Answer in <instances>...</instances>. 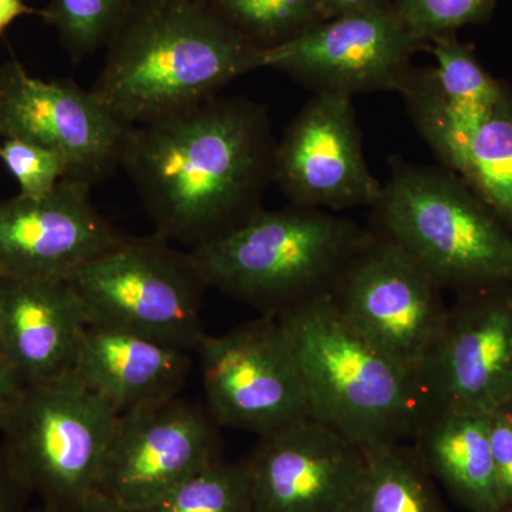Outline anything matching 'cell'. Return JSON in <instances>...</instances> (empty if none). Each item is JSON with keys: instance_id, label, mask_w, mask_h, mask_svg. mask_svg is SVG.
Instances as JSON below:
<instances>
[{"instance_id": "1", "label": "cell", "mask_w": 512, "mask_h": 512, "mask_svg": "<svg viewBox=\"0 0 512 512\" xmlns=\"http://www.w3.org/2000/svg\"><path fill=\"white\" fill-rule=\"evenodd\" d=\"M276 140L261 104L217 96L131 126L120 167L156 235L194 248L262 208Z\"/></svg>"}, {"instance_id": "2", "label": "cell", "mask_w": 512, "mask_h": 512, "mask_svg": "<svg viewBox=\"0 0 512 512\" xmlns=\"http://www.w3.org/2000/svg\"><path fill=\"white\" fill-rule=\"evenodd\" d=\"M262 69V50L208 0H136L107 45L92 92L128 124L147 123L220 96Z\"/></svg>"}, {"instance_id": "3", "label": "cell", "mask_w": 512, "mask_h": 512, "mask_svg": "<svg viewBox=\"0 0 512 512\" xmlns=\"http://www.w3.org/2000/svg\"><path fill=\"white\" fill-rule=\"evenodd\" d=\"M276 318L298 359L312 420L360 448L413 439L430 412L419 376L350 328L329 293Z\"/></svg>"}, {"instance_id": "4", "label": "cell", "mask_w": 512, "mask_h": 512, "mask_svg": "<svg viewBox=\"0 0 512 512\" xmlns=\"http://www.w3.org/2000/svg\"><path fill=\"white\" fill-rule=\"evenodd\" d=\"M373 229L338 212L259 208L220 237L190 248L208 289L279 316L332 291Z\"/></svg>"}, {"instance_id": "5", "label": "cell", "mask_w": 512, "mask_h": 512, "mask_svg": "<svg viewBox=\"0 0 512 512\" xmlns=\"http://www.w3.org/2000/svg\"><path fill=\"white\" fill-rule=\"evenodd\" d=\"M373 231L457 295L512 284V229L443 165L394 160L372 208Z\"/></svg>"}, {"instance_id": "6", "label": "cell", "mask_w": 512, "mask_h": 512, "mask_svg": "<svg viewBox=\"0 0 512 512\" xmlns=\"http://www.w3.org/2000/svg\"><path fill=\"white\" fill-rule=\"evenodd\" d=\"M119 416L74 373L25 384L0 429V444L15 476L43 507L76 512L99 491Z\"/></svg>"}, {"instance_id": "7", "label": "cell", "mask_w": 512, "mask_h": 512, "mask_svg": "<svg viewBox=\"0 0 512 512\" xmlns=\"http://www.w3.org/2000/svg\"><path fill=\"white\" fill-rule=\"evenodd\" d=\"M67 281L90 325L136 333L197 352L208 286L190 251L158 237L127 238L94 256Z\"/></svg>"}, {"instance_id": "8", "label": "cell", "mask_w": 512, "mask_h": 512, "mask_svg": "<svg viewBox=\"0 0 512 512\" xmlns=\"http://www.w3.org/2000/svg\"><path fill=\"white\" fill-rule=\"evenodd\" d=\"M202 384L218 426L265 436L309 417L298 359L281 320L261 318L202 338Z\"/></svg>"}, {"instance_id": "9", "label": "cell", "mask_w": 512, "mask_h": 512, "mask_svg": "<svg viewBox=\"0 0 512 512\" xmlns=\"http://www.w3.org/2000/svg\"><path fill=\"white\" fill-rule=\"evenodd\" d=\"M329 295L350 328L416 373L447 319L441 286L375 231Z\"/></svg>"}, {"instance_id": "10", "label": "cell", "mask_w": 512, "mask_h": 512, "mask_svg": "<svg viewBox=\"0 0 512 512\" xmlns=\"http://www.w3.org/2000/svg\"><path fill=\"white\" fill-rule=\"evenodd\" d=\"M421 50L426 47L386 6L322 20L291 42L262 50V69L286 74L312 93H400Z\"/></svg>"}, {"instance_id": "11", "label": "cell", "mask_w": 512, "mask_h": 512, "mask_svg": "<svg viewBox=\"0 0 512 512\" xmlns=\"http://www.w3.org/2000/svg\"><path fill=\"white\" fill-rule=\"evenodd\" d=\"M131 126L92 90L32 76L19 60L0 64V137L55 151L69 177L94 184L120 167Z\"/></svg>"}, {"instance_id": "12", "label": "cell", "mask_w": 512, "mask_h": 512, "mask_svg": "<svg viewBox=\"0 0 512 512\" xmlns=\"http://www.w3.org/2000/svg\"><path fill=\"white\" fill-rule=\"evenodd\" d=\"M274 183L298 207L339 212L376 204L382 183L367 165L353 97L312 94L276 143Z\"/></svg>"}, {"instance_id": "13", "label": "cell", "mask_w": 512, "mask_h": 512, "mask_svg": "<svg viewBox=\"0 0 512 512\" xmlns=\"http://www.w3.org/2000/svg\"><path fill=\"white\" fill-rule=\"evenodd\" d=\"M218 424L180 396L120 414L99 493L148 508L185 480L221 460Z\"/></svg>"}, {"instance_id": "14", "label": "cell", "mask_w": 512, "mask_h": 512, "mask_svg": "<svg viewBox=\"0 0 512 512\" xmlns=\"http://www.w3.org/2000/svg\"><path fill=\"white\" fill-rule=\"evenodd\" d=\"M457 296L417 376L430 409L490 412L512 397V284Z\"/></svg>"}, {"instance_id": "15", "label": "cell", "mask_w": 512, "mask_h": 512, "mask_svg": "<svg viewBox=\"0 0 512 512\" xmlns=\"http://www.w3.org/2000/svg\"><path fill=\"white\" fill-rule=\"evenodd\" d=\"M244 461L254 512H349L365 454L306 419L259 436Z\"/></svg>"}, {"instance_id": "16", "label": "cell", "mask_w": 512, "mask_h": 512, "mask_svg": "<svg viewBox=\"0 0 512 512\" xmlns=\"http://www.w3.org/2000/svg\"><path fill=\"white\" fill-rule=\"evenodd\" d=\"M93 185L64 177L45 197L0 202V279L67 281L121 235L92 201Z\"/></svg>"}, {"instance_id": "17", "label": "cell", "mask_w": 512, "mask_h": 512, "mask_svg": "<svg viewBox=\"0 0 512 512\" xmlns=\"http://www.w3.org/2000/svg\"><path fill=\"white\" fill-rule=\"evenodd\" d=\"M0 323L6 365L25 384L72 375L89 325L63 279H0Z\"/></svg>"}, {"instance_id": "18", "label": "cell", "mask_w": 512, "mask_h": 512, "mask_svg": "<svg viewBox=\"0 0 512 512\" xmlns=\"http://www.w3.org/2000/svg\"><path fill=\"white\" fill-rule=\"evenodd\" d=\"M191 352L104 326L84 329L74 375L119 414L180 396Z\"/></svg>"}, {"instance_id": "19", "label": "cell", "mask_w": 512, "mask_h": 512, "mask_svg": "<svg viewBox=\"0 0 512 512\" xmlns=\"http://www.w3.org/2000/svg\"><path fill=\"white\" fill-rule=\"evenodd\" d=\"M485 410L433 407L412 439L434 480L468 512H501Z\"/></svg>"}, {"instance_id": "20", "label": "cell", "mask_w": 512, "mask_h": 512, "mask_svg": "<svg viewBox=\"0 0 512 512\" xmlns=\"http://www.w3.org/2000/svg\"><path fill=\"white\" fill-rule=\"evenodd\" d=\"M362 450L365 466L349 512H448L413 446L396 441Z\"/></svg>"}, {"instance_id": "21", "label": "cell", "mask_w": 512, "mask_h": 512, "mask_svg": "<svg viewBox=\"0 0 512 512\" xmlns=\"http://www.w3.org/2000/svg\"><path fill=\"white\" fill-rule=\"evenodd\" d=\"M457 175L512 229V89L468 138Z\"/></svg>"}, {"instance_id": "22", "label": "cell", "mask_w": 512, "mask_h": 512, "mask_svg": "<svg viewBox=\"0 0 512 512\" xmlns=\"http://www.w3.org/2000/svg\"><path fill=\"white\" fill-rule=\"evenodd\" d=\"M429 50L436 60L430 73L439 92L458 114L471 123H480L501 99L507 84L494 79L478 60L474 47L457 35L437 37Z\"/></svg>"}, {"instance_id": "23", "label": "cell", "mask_w": 512, "mask_h": 512, "mask_svg": "<svg viewBox=\"0 0 512 512\" xmlns=\"http://www.w3.org/2000/svg\"><path fill=\"white\" fill-rule=\"evenodd\" d=\"M238 35L261 50L291 42L322 22L319 0H208Z\"/></svg>"}, {"instance_id": "24", "label": "cell", "mask_w": 512, "mask_h": 512, "mask_svg": "<svg viewBox=\"0 0 512 512\" xmlns=\"http://www.w3.org/2000/svg\"><path fill=\"white\" fill-rule=\"evenodd\" d=\"M147 512H254L245 461L211 466L175 487Z\"/></svg>"}, {"instance_id": "25", "label": "cell", "mask_w": 512, "mask_h": 512, "mask_svg": "<svg viewBox=\"0 0 512 512\" xmlns=\"http://www.w3.org/2000/svg\"><path fill=\"white\" fill-rule=\"evenodd\" d=\"M136 0H52L45 19L74 62L109 45Z\"/></svg>"}, {"instance_id": "26", "label": "cell", "mask_w": 512, "mask_h": 512, "mask_svg": "<svg viewBox=\"0 0 512 512\" xmlns=\"http://www.w3.org/2000/svg\"><path fill=\"white\" fill-rule=\"evenodd\" d=\"M498 0H393L397 18L410 35L429 50L437 37L457 35L466 26L483 25Z\"/></svg>"}, {"instance_id": "27", "label": "cell", "mask_w": 512, "mask_h": 512, "mask_svg": "<svg viewBox=\"0 0 512 512\" xmlns=\"http://www.w3.org/2000/svg\"><path fill=\"white\" fill-rule=\"evenodd\" d=\"M0 161L18 181L23 197H45L69 177V165L63 157L28 141L5 138L0 144Z\"/></svg>"}, {"instance_id": "28", "label": "cell", "mask_w": 512, "mask_h": 512, "mask_svg": "<svg viewBox=\"0 0 512 512\" xmlns=\"http://www.w3.org/2000/svg\"><path fill=\"white\" fill-rule=\"evenodd\" d=\"M488 436L501 512H512V404L494 407L488 414Z\"/></svg>"}, {"instance_id": "29", "label": "cell", "mask_w": 512, "mask_h": 512, "mask_svg": "<svg viewBox=\"0 0 512 512\" xmlns=\"http://www.w3.org/2000/svg\"><path fill=\"white\" fill-rule=\"evenodd\" d=\"M30 494L9 466L0 444V512H22L28 508Z\"/></svg>"}, {"instance_id": "30", "label": "cell", "mask_w": 512, "mask_h": 512, "mask_svg": "<svg viewBox=\"0 0 512 512\" xmlns=\"http://www.w3.org/2000/svg\"><path fill=\"white\" fill-rule=\"evenodd\" d=\"M25 383L9 366L0 365V429L18 402Z\"/></svg>"}, {"instance_id": "31", "label": "cell", "mask_w": 512, "mask_h": 512, "mask_svg": "<svg viewBox=\"0 0 512 512\" xmlns=\"http://www.w3.org/2000/svg\"><path fill=\"white\" fill-rule=\"evenodd\" d=\"M323 20L376 8L392 6L393 0H319Z\"/></svg>"}, {"instance_id": "32", "label": "cell", "mask_w": 512, "mask_h": 512, "mask_svg": "<svg viewBox=\"0 0 512 512\" xmlns=\"http://www.w3.org/2000/svg\"><path fill=\"white\" fill-rule=\"evenodd\" d=\"M40 15L45 18V10H36L26 5L25 0H0V35L19 19L20 16Z\"/></svg>"}, {"instance_id": "33", "label": "cell", "mask_w": 512, "mask_h": 512, "mask_svg": "<svg viewBox=\"0 0 512 512\" xmlns=\"http://www.w3.org/2000/svg\"><path fill=\"white\" fill-rule=\"evenodd\" d=\"M76 512H147L143 508L130 507V505L121 504L113 498L106 497L97 491L90 495Z\"/></svg>"}, {"instance_id": "34", "label": "cell", "mask_w": 512, "mask_h": 512, "mask_svg": "<svg viewBox=\"0 0 512 512\" xmlns=\"http://www.w3.org/2000/svg\"><path fill=\"white\" fill-rule=\"evenodd\" d=\"M22 512H55L52 510H49V508L43 507L42 504L37 505L35 508H25Z\"/></svg>"}, {"instance_id": "35", "label": "cell", "mask_w": 512, "mask_h": 512, "mask_svg": "<svg viewBox=\"0 0 512 512\" xmlns=\"http://www.w3.org/2000/svg\"><path fill=\"white\" fill-rule=\"evenodd\" d=\"M0 365H6L5 355H3L2 323H0Z\"/></svg>"}, {"instance_id": "36", "label": "cell", "mask_w": 512, "mask_h": 512, "mask_svg": "<svg viewBox=\"0 0 512 512\" xmlns=\"http://www.w3.org/2000/svg\"><path fill=\"white\" fill-rule=\"evenodd\" d=\"M511 404H512V397H511Z\"/></svg>"}]
</instances>
